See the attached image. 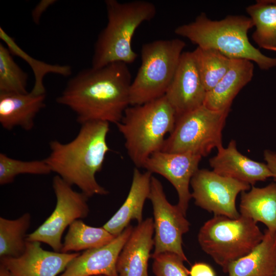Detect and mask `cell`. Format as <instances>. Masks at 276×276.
I'll use <instances>...</instances> for the list:
<instances>
[{"mask_svg": "<svg viewBox=\"0 0 276 276\" xmlns=\"http://www.w3.org/2000/svg\"><path fill=\"white\" fill-rule=\"evenodd\" d=\"M131 82V73L125 63L91 67L72 78L56 101L74 112L81 124L90 121L117 124L130 105Z\"/></svg>", "mask_w": 276, "mask_h": 276, "instance_id": "6da1fadb", "label": "cell"}, {"mask_svg": "<svg viewBox=\"0 0 276 276\" xmlns=\"http://www.w3.org/2000/svg\"><path fill=\"white\" fill-rule=\"evenodd\" d=\"M76 137L67 143L50 142V153L44 159L52 172L76 186L88 198L108 191L96 180L110 149L107 144L109 123L90 121L81 124Z\"/></svg>", "mask_w": 276, "mask_h": 276, "instance_id": "7a4b0ae2", "label": "cell"}, {"mask_svg": "<svg viewBox=\"0 0 276 276\" xmlns=\"http://www.w3.org/2000/svg\"><path fill=\"white\" fill-rule=\"evenodd\" d=\"M253 27L251 18L243 15L213 20L202 12L193 21L177 27L174 32L197 47L216 50L231 59L250 60L262 70L276 67V58L265 55L249 41L248 32Z\"/></svg>", "mask_w": 276, "mask_h": 276, "instance_id": "3957f363", "label": "cell"}, {"mask_svg": "<svg viewBox=\"0 0 276 276\" xmlns=\"http://www.w3.org/2000/svg\"><path fill=\"white\" fill-rule=\"evenodd\" d=\"M105 4L107 22L95 43L91 67L99 68L116 62L132 63L137 56L132 48V37L142 23L155 17L156 7L145 0H106Z\"/></svg>", "mask_w": 276, "mask_h": 276, "instance_id": "277c9868", "label": "cell"}, {"mask_svg": "<svg viewBox=\"0 0 276 276\" xmlns=\"http://www.w3.org/2000/svg\"><path fill=\"white\" fill-rule=\"evenodd\" d=\"M176 116L165 96L142 105L128 107L117 126L125 139L128 155L135 166L160 151L167 133L173 131Z\"/></svg>", "mask_w": 276, "mask_h": 276, "instance_id": "5b68a950", "label": "cell"}, {"mask_svg": "<svg viewBox=\"0 0 276 276\" xmlns=\"http://www.w3.org/2000/svg\"><path fill=\"white\" fill-rule=\"evenodd\" d=\"M185 47V42L178 38L142 45L141 64L130 87V105H142L165 96Z\"/></svg>", "mask_w": 276, "mask_h": 276, "instance_id": "8992f818", "label": "cell"}, {"mask_svg": "<svg viewBox=\"0 0 276 276\" xmlns=\"http://www.w3.org/2000/svg\"><path fill=\"white\" fill-rule=\"evenodd\" d=\"M263 237L257 223L249 218L214 215L200 227L198 241L201 249L226 273L231 263L250 253Z\"/></svg>", "mask_w": 276, "mask_h": 276, "instance_id": "52a82bcc", "label": "cell"}, {"mask_svg": "<svg viewBox=\"0 0 276 276\" xmlns=\"http://www.w3.org/2000/svg\"><path fill=\"white\" fill-rule=\"evenodd\" d=\"M229 112L211 110L203 105L177 118L161 151L208 155L222 146V131Z\"/></svg>", "mask_w": 276, "mask_h": 276, "instance_id": "ba28073f", "label": "cell"}, {"mask_svg": "<svg viewBox=\"0 0 276 276\" xmlns=\"http://www.w3.org/2000/svg\"><path fill=\"white\" fill-rule=\"evenodd\" d=\"M52 187L56 198L54 211L34 231L28 234L27 241L44 243L55 251L60 252L62 237L65 229L75 220L88 215V197L58 175L53 177Z\"/></svg>", "mask_w": 276, "mask_h": 276, "instance_id": "9c48e42d", "label": "cell"}, {"mask_svg": "<svg viewBox=\"0 0 276 276\" xmlns=\"http://www.w3.org/2000/svg\"><path fill=\"white\" fill-rule=\"evenodd\" d=\"M148 199L153 208L154 231V251L151 257L168 252L188 262L182 248V236L189 231L190 223L178 205L168 201L162 183L154 176Z\"/></svg>", "mask_w": 276, "mask_h": 276, "instance_id": "30bf717a", "label": "cell"}, {"mask_svg": "<svg viewBox=\"0 0 276 276\" xmlns=\"http://www.w3.org/2000/svg\"><path fill=\"white\" fill-rule=\"evenodd\" d=\"M192 197L195 204L214 215L236 219L240 216L236 200L251 185L220 175L207 169H198L191 179Z\"/></svg>", "mask_w": 276, "mask_h": 276, "instance_id": "8fae6325", "label": "cell"}, {"mask_svg": "<svg viewBox=\"0 0 276 276\" xmlns=\"http://www.w3.org/2000/svg\"><path fill=\"white\" fill-rule=\"evenodd\" d=\"M202 157L191 153H169L159 151L153 153L143 168L152 174H158L167 179L175 189L177 205L186 216L192 198L189 190L191 180L198 169Z\"/></svg>", "mask_w": 276, "mask_h": 276, "instance_id": "7c38bea8", "label": "cell"}, {"mask_svg": "<svg viewBox=\"0 0 276 276\" xmlns=\"http://www.w3.org/2000/svg\"><path fill=\"white\" fill-rule=\"evenodd\" d=\"M206 93L193 51L183 52L164 96L176 119L202 106Z\"/></svg>", "mask_w": 276, "mask_h": 276, "instance_id": "4fadbf2b", "label": "cell"}, {"mask_svg": "<svg viewBox=\"0 0 276 276\" xmlns=\"http://www.w3.org/2000/svg\"><path fill=\"white\" fill-rule=\"evenodd\" d=\"M79 254L46 250L40 242L27 241L22 255L0 258V262L12 276H58Z\"/></svg>", "mask_w": 276, "mask_h": 276, "instance_id": "5bb4252c", "label": "cell"}, {"mask_svg": "<svg viewBox=\"0 0 276 276\" xmlns=\"http://www.w3.org/2000/svg\"><path fill=\"white\" fill-rule=\"evenodd\" d=\"M133 227L129 225L109 243L80 254L58 276H118V257Z\"/></svg>", "mask_w": 276, "mask_h": 276, "instance_id": "9a60e30c", "label": "cell"}, {"mask_svg": "<svg viewBox=\"0 0 276 276\" xmlns=\"http://www.w3.org/2000/svg\"><path fill=\"white\" fill-rule=\"evenodd\" d=\"M154 232L153 220L151 217L133 227L117 260L118 276H148Z\"/></svg>", "mask_w": 276, "mask_h": 276, "instance_id": "2e32d148", "label": "cell"}, {"mask_svg": "<svg viewBox=\"0 0 276 276\" xmlns=\"http://www.w3.org/2000/svg\"><path fill=\"white\" fill-rule=\"evenodd\" d=\"M217 154L209 159L210 166L217 174L253 186L265 181L273 175L267 165L255 161L243 155L237 149L236 142L232 140L226 147L217 149Z\"/></svg>", "mask_w": 276, "mask_h": 276, "instance_id": "e0dca14e", "label": "cell"}, {"mask_svg": "<svg viewBox=\"0 0 276 276\" xmlns=\"http://www.w3.org/2000/svg\"><path fill=\"white\" fill-rule=\"evenodd\" d=\"M254 70L252 61L232 59L224 76L212 89L207 91L203 105L211 110L229 111L235 97L251 80Z\"/></svg>", "mask_w": 276, "mask_h": 276, "instance_id": "ac0fdd59", "label": "cell"}, {"mask_svg": "<svg viewBox=\"0 0 276 276\" xmlns=\"http://www.w3.org/2000/svg\"><path fill=\"white\" fill-rule=\"evenodd\" d=\"M152 173L146 171L142 173L134 169L130 189L125 201L103 225V227L115 237L119 236L129 225L131 220L138 223L143 220V210L150 193Z\"/></svg>", "mask_w": 276, "mask_h": 276, "instance_id": "d6986e66", "label": "cell"}, {"mask_svg": "<svg viewBox=\"0 0 276 276\" xmlns=\"http://www.w3.org/2000/svg\"><path fill=\"white\" fill-rule=\"evenodd\" d=\"M45 95L0 94V123L7 130L20 127L26 131L34 126L38 113L44 107Z\"/></svg>", "mask_w": 276, "mask_h": 276, "instance_id": "ffe728a7", "label": "cell"}, {"mask_svg": "<svg viewBox=\"0 0 276 276\" xmlns=\"http://www.w3.org/2000/svg\"><path fill=\"white\" fill-rule=\"evenodd\" d=\"M276 271V232L266 229L262 241L250 253L231 263L227 276H274Z\"/></svg>", "mask_w": 276, "mask_h": 276, "instance_id": "44dd1931", "label": "cell"}, {"mask_svg": "<svg viewBox=\"0 0 276 276\" xmlns=\"http://www.w3.org/2000/svg\"><path fill=\"white\" fill-rule=\"evenodd\" d=\"M239 210L241 215L276 232V181L263 188L252 186L248 192H242Z\"/></svg>", "mask_w": 276, "mask_h": 276, "instance_id": "7402d4cb", "label": "cell"}, {"mask_svg": "<svg viewBox=\"0 0 276 276\" xmlns=\"http://www.w3.org/2000/svg\"><path fill=\"white\" fill-rule=\"evenodd\" d=\"M246 11L255 30L252 39L259 47L276 52V0H257Z\"/></svg>", "mask_w": 276, "mask_h": 276, "instance_id": "603a6c76", "label": "cell"}, {"mask_svg": "<svg viewBox=\"0 0 276 276\" xmlns=\"http://www.w3.org/2000/svg\"><path fill=\"white\" fill-rule=\"evenodd\" d=\"M116 237L103 227H94L81 219L74 221L68 227L61 249V252H78L107 245Z\"/></svg>", "mask_w": 276, "mask_h": 276, "instance_id": "cb8c5ba5", "label": "cell"}, {"mask_svg": "<svg viewBox=\"0 0 276 276\" xmlns=\"http://www.w3.org/2000/svg\"><path fill=\"white\" fill-rule=\"evenodd\" d=\"M31 222L28 212L15 219L0 217V258L17 257L24 253Z\"/></svg>", "mask_w": 276, "mask_h": 276, "instance_id": "d4e9b609", "label": "cell"}, {"mask_svg": "<svg viewBox=\"0 0 276 276\" xmlns=\"http://www.w3.org/2000/svg\"><path fill=\"white\" fill-rule=\"evenodd\" d=\"M0 38L6 43L12 55L21 58L31 67L35 78L34 86L30 91L32 94H45L43 81L47 74L52 73L64 77L71 75L72 67L70 65L51 64L33 58L19 47L15 39L9 35L2 27H0Z\"/></svg>", "mask_w": 276, "mask_h": 276, "instance_id": "484cf974", "label": "cell"}, {"mask_svg": "<svg viewBox=\"0 0 276 276\" xmlns=\"http://www.w3.org/2000/svg\"><path fill=\"white\" fill-rule=\"evenodd\" d=\"M193 52L204 86L210 91L227 72L232 59L213 49L197 47Z\"/></svg>", "mask_w": 276, "mask_h": 276, "instance_id": "4316f807", "label": "cell"}, {"mask_svg": "<svg viewBox=\"0 0 276 276\" xmlns=\"http://www.w3.org/2000/svg\"><path fill=\"white\" fill-rule=\"evenodd\" d=\"M28 75L15 62L7 47L0 43V94H27Z\"/></svg>", "mask_w": 276, "mask_h": 276, "instance_id": "83f0119b", "label": "cell"}, {"mask_svg": "<svg viewBox=\"0 0 276 276\" xmlns=\"http://www.w3.org/2000/svg\"><path fill=\"white\" fill-rule=\"evenodd\" d=\"M51 172V169L44 159L25 161L0 153L1 185L13 182L20 174L48 175Z\"/></svg>", "mask_w": 276, "mask_h": 276, "instance_id": "f1b7e54d", "label": "cell"}, {"mask_svg": "<svg viewBox=\"0 0 276 276\" xmlns=\"http://www.w3.org/2000/svg\"><path fill=\"white\" fill-rule=\"evenodd\" d=\"M153 260L152 271L155 276H189V270L185 262L177 255L164 252L151 257Z\"/></svg>", "mask_w": 276, "mask_h": 276, "instance_id": "f546056e", "label": "cell"}, {"mask_svg": "<svg viewBox=\"0 0 276 276\" xmlns=\"http://www.w3.org/2000/svg\"><path fill=\"white\" fill-rule=\"evenodd\" d=\"M190 276H216L213 268L209 264L203 262L194 264L189 270Z\"/></svg>", "mask_w": 276, "mask_h": 276, "instance_id": "4dcf8cb0", "label": "cell"}, {"mask_svg": "<svg viewBox=\"0 0 276 276\" xmlns=\"http://www.w3.org/2000/svg\"><path fill=\"white\" fill-rule=\"evenodd\" d=\"M55 0H41L34 7L32 11V17L34 22L39 24L41 16L47 9L54 4Z\"/></svg>", "mask_w": 276, "mask_h": 276, "instance_id": "1f68e13d", "label": "cell"}, {"mask_svg": "<svg viewBox=\"0 0 276 276\" xmlns=\"http://www.w3.org/2000/svg\"><path fill=\"white\" fill-rule=\"evenodd\" d=\"M264 157L266 164L273 175L274 180H276V152L265 150Z\"/></svg>", "mask_w": 276, "mask_h": 276, "instance_id": "d6a6232c", "label": "cell"}, {"mask_svg": "<svg viewBox=\"0 0 276 276\" xmlns=\"http://www.w3.org/2000/svg\"><path fill=\"white\" fill-rule=\"evenodd\" d=\"M0 276H12L9 271L2 265L0 264Z\"/></svg>", "mask_w": 276, "mask_h": 276, "instance_id": "836d02e7", "label": "cell"}, {"mask_svg": "<svg viewBox=\"0 0 276 276\" xmlns=\"http://www.w3.org/2000/svg\"><path fill=\"white\" fill-rule=\"evenodd\" d=\"M94 276H106V275H94Z\"/></svg>", "mask_w": 276, "mask_h": 276, "instance_id": "e575fe53", "label": "cell"}, {"mask_svg": "<svg viewBox=\"0 0 276 276\" xmlns=\"http://www.w3.org/2000/svg\"><path fill=\"white\" fill-rule=\"evenodd\" d=\"M274 276H276V271H275V274H274Z\"/></svg>", "mask_w": 276, "mask_h": 276, "instance_id": "d590c367", "label": "cell"}, {"mask_svg": "<svg viewBox=\"0 0 276 276\" xmlns=\"http://www.w3.org/2000/svg\"><path fill=\"white\" fill-rule=\"evenodd\" d=\"M275 181H276V180H274Z\"/></svg>", "mask_w": 276, "mask_h": 276, "instance_id": "8d00e7d4", "label": "cell"}]
</instances>
